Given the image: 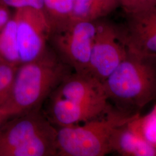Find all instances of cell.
<instances>
[{"label":"cell","instance_id":"obj_1","mask_svg":"<svg viewBox=\"0 0 156 156\" xmlns=\"http://www.w3.org/2000/svg\"><path fill=\"white\" fill-rule=\"evenodd\" d=\"M72 70L48 48L37 58L18 67L11 97L0 109L7 117L39 110Z\"/></svg>","mask_w":156,"mask_h":156},{"label":"cell","instance_id":"obj_2","mask_svg":"<svg viewBox=\"0 0 156 156\" xmlns=\"http://www.w3.org/2000/svg\"><path fill=\"white\" fill-rule=\"evenodd\" d=\"M103 85L116 109L129 116L139 115L145 106L156 100V56L127 50Z\"/></svg>","mask_w":156,"mask_h":156},{"label":"cell","instance_id":"obj_3","mask_svg":"<svg viewBox=\"0 0 156 156\" xmlns=\"http://www.w3.org/2000/svg\"><path fill=\"white\" fill-rule=\"evenodd\" d=\"M0 128V156H53L57 128L39 110L16 116Z\"/></svg>","mask_w":156,"mask_h":156},{"label":"cell","instance_id":"obj_4","mask_svg":"<svg viewBox=\"0 0 156 156\" xmlns=\"http://www.w3.org/2000/svg\"><path fill=\"white\" fill-rule=\"evenodd\" d=\"M140 115L129 116L113 106L105 116L81 126L57 128V156H104L110 154V142L114 130Z\"/></svg>","mask_w":156,"mask_h":156},{"label":"cell","instance_id":"obj_5","mask_svg":"<svg viewBox=\"0 0 156 156\" xmlns=\"http://www.w3.org/2000/svg\"><path fill=\"white\" fill-rule=\"evenodd\" d=\"M95 33V22H72L52 31L49 41L57 56L75 73L89 74Z\"/></svg>","mask_w":156,"mask_h":156},{"label":"cell","instance_id":"obj_6","mask_svg":"<svg viewBox=\"0 0 156 156\" xmlns=\"http://www.w3.org/2000/svg\"><path fill=\"white\" fill-rule=\"evenodd\" d=\"M95 22L89 74L103 83L123 61L127 49L119 25L103 19Z\"/></svg>","mask_w":156,"mask_h":156},{"label":"cell","instance_id":"obj_7","mask_svg":"<svg viewBox=\"0 0 156 156\" xmlns=\"http://www.w3.org/2000/svg\"><path fill=\"white\" fill-rule=\"evenodd\" d=\"M13 15L16 22L17 44L22 64L33 61L45 52L51 29L42 9L19 8Z\"/></svg>","mask_w":156,"mask_h":156},{"label":"cell","instance_id":"obj_8","mask_svg":"<svg viewBox=\"0 0 156 156\" xmlns=\"http://www.w3.org/2000/svg\"><path fill=\"white\" fill-rule=\"evenodd\" d=\"M124 15L119 26L127 50L156 56V6Z\"/></svg>","mask_w":156,"mask_h":156},{"label":"cell","instance_id":"obj_9","mask_svg":"<svg viewBox=\"0 0 156 156\" xmlns=\"http://www.w3.org/2000/svg\"><path fill=\"white\" fill-rule=\"evenodd\" d=\"M51 95L85 105H112L103 83L89 74L73 72Z\"/></svg>","mask_w":156,"mask_h":156},{"label":"cell","instance_id":"obj_10","mask_svg":"<svg viewBox=\"0 0 156 156\" xmlns=\"http://www.w3.org/2000/svg\"><path fill=\"white\" fill-rule=\"evenodd\" d=\"M46 117L59 127L78 125L105 116L113 108L108 106L85 105L50 95Z\"/></svg>","mask_w":156,"mask_h":156},{"label":"cell","instance_id":"obj_11","mask_svg":"<svg viewBox=\"0 0 156 156\" xmlns=\"http://www.w3.org/2000/svg\"><path fill=\"white\" fill-rule=\"evenodd\" d=\"M128 123L114 130L110 142L111 153L122 156H156V146L135 134L129 128Z\"/></svg>","mask_w":156,"mask_h":156},{"label":"cell","instance_id":"obj_12","mask_svg":"<svg viewBox=\"0 0 156 156\" xmlns=\"http://www.w3.org/2000/svg\"><path fill=\"white\" fill-rule=\"evenodd\" d=\"M120 8L119 0H75L72 22H95Z\"/></svg>","mask_w":156,"mask_h":156},{"label":"cell","instance_id":"obj_13","mask_svg":"<svg viewBox=\"0 0 156 156\" xmlns=\"http://www.w3.org/2000/svg\"><path fill=\"white\" fill-rule=\"evenodd\" d=\"M74 3L75 0H43L42 10L49 22L51 32L71 22Z\"/></svg>","mask_w":156,"mask_h":156},{"label":"cell","instance_id":"obj_14","mask_svg":"<svg viewBox=\"0 0 156 156\" xmlns=\"http://www.w3.org/2000/svg\"><path fill=\"white\" fill-rule=\"evenodd\" d=\"M0 61L18 67L21 64L17 44L16 22L13 15L0 33Z\"/></svg>","mask_w":156,"mask_h":156},{"label":"cell","instance_id":"obj_15","mask_svg":"<svg viewBox=\"0 0 156 156\" xmlns=\"http://www.w3.org/2000/svg\"><path fill=\"white\" fill-rule=\"evenodd\" d=\"M128 125L136 135L156 146V105L149 113L144 116H138Z\"/></svg>","mask_w":156,"mask_h":156},{"label":"cell","instance_id":"obj_16","mask_svg":"<svg viewBox=\"0 0 156 156\" xmlns=\"http://www.w3.org/2000/svg\"><path fill=\"white\" fill-rule=\"evenodd\" d=\"M17 68L18 66L0 61V109L11 97Z\"/></svg>","mask_w":156,"mask_h":156},{"label":"cell","instance_id":"obj_17","mask_svg":"<svg viewBox=\"0 0 156 156\" xmlns=\"http://www.w3.org/2000/svg\"><path fill=\"white\" fill-rule=\"evenodd\" d=\"M124 14L142 11L156 6V0H119Z\"/></svg>","mask_w":156,"mask_h":156},{"label":"cell","instance_id":"obj_18","mask_svg":"<svg viewBox=\"0 0 156 156\" xmlns=\"http://www.w3.org/2000/svg\"><path fill=\"white\" fill-rule=\"evenodd\" d=\"M0 3L15 9L23 8L43 9V0H0Z\"/></svg>","mask_w":156,"mask_h":156},{"label":"cell","instance_id":"obj_19","mask_svg":"<svg viewBox=\"0 0 156 156\" xmlns=\"http://www.w3.org/2000/svg\"><path fill=\"white\" fill-rule=\"evenodd\" d=\"M10 8L0 3V33L12 16Z\"/></svg>","mask_w":156,"mask_h":156},{"label":"cell","instance_id":"obj_20","mask_svg":"<svg viewBox=\"0 0 156 156\" xmlns=\"http://www.w3.org/2000/svg\"><path fill=\"white\" fill-rule=\"evenodd\" d=\"M6 117H7L4 114V113L2 112V111L0 109V122H1L2 119H5V118H6Z\"/></svg>","mask_w":156,"mask_h":156}]
</instances>
